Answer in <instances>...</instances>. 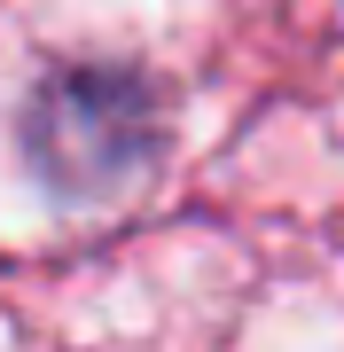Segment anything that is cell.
Wrapping results in <instances>:
<instances>
[{"label": "cell", "mask_w": 344, "mask_h": 352, "mask_svg": "<svg viewBox=\"0 0 344 352\" xmlns=\"http://www.w3.org/2000/svg\"><path fill=\"white\" fill-rule=\"evenodd\" d=\"M39 157L63 188H117L149 157V118L126 78H71L39 102Z\"/></svg>", "instance_id": "6da1fadb"}]
</instances>
